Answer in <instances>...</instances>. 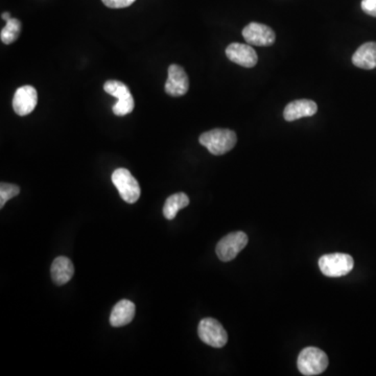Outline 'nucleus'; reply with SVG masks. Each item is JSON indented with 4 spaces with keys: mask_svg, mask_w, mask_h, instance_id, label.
I'll list each match as a JSON object with an SVG mask.
<instances>
[{
    "mask_svg": "<svg viewBox=\"0 0 376 376\" xmlns=\"http://www.w3.org/2000/svg\"><path fill=\"white\" fill-rule=\"evenodd\" d=\"M200 144L212 155L221 156L230 152L237 142L235 132L228 129H214L205 132L199 138Z\"/></svg>",
    "mask_w": 376,
    "mask_h": 376,
    "instance_id": "nucleus-1",
    "label": "nucleus"
},
{
    "mask_svg": "<svg viewBox=\"0 0 376 376\" xmlns=\"http://www.w3.org/2000/svg\"><path fill=\"white\" fill-rule=\"evenodd\" d=\"M297 366L303 375H319L327 368L328 357L321 349L307 347L299 354Z\"/></svg>",
    "mask_w": 376,
    "mask_h": 376,
    "instance_id": "nucleus-2",
    "label": "nucleus"
},
{
    "mask_svg": "<svg viewBox=\"0 0 376 376\" xmlns=\"http://www.w3.org/2000/svg\"><path fill=\"white\" fill-rule=\"evenodd\" d=\"M104 90L110 96L117 99L112 111L117 117H125L133 111L135 103L130 89L119 80H110L105 83Z\"/></svg>",
    "mask_w": 376,
    "mask_h": 376,
    "instance_id": "nucleus-3",
    "label": "nucleus"
},
{
    "mask_svg": "<svg viewBox=\"0 0 376 376\" xmlns=\"http://www.w3.org/2000/svg\"><path fill=\"white\" fill-rule=\"evenodd\" d=\"M113 184L123 201L134 204L139 200L140 186L137 180L126 169H117L112 173Z\"/></svg>",
    "mask_w": 376,
    "mask_h": 376,
    "instance_id": "nucleus-4",
    "label": "nucleus"
},
{
    "mask_svg": "<svg viewBox=\"0 0 376 376\" xmlns=\"http://www.w3.org/2000/svg\"><path fill=\"white\" fill-rule=\"evenodd\" d=\"M354 262L348 254H326L319 259V268L327 277H342L351 272Z\"/></svg>",
    "mask_w": 376,
    "mask_h": 376,
    "instance_id": "nucleus-5",
    "label": "nucleus"
},
{
    "mask_svg": "<svg viewBox=\"0 0 376 376\" xmlns=\"http://www.w3.org/2000/svg\"><path fill=\"white\" fill-rule=\"evenodd\" d=\"M198 334L202 342L214 348H222L228 342V334L218 320L205 318L200 322Z\"/></svg>",
    "mask_w": 376,
    "mask_h": 376,
    "instance_id": "nucleus-6",
    "label": "nucleus"
},
{
    "mask_svg": "<svg viewBox=\"0 0 376 376\" xmlns=\"http://www.w3.org/2000/svg\"><path fill=\"white\" fill-rule=\"evenodd\" d=\"M248 241L249 239L245 232L237 231V232L229 233L216 245V255L222 262H231L247 246Z\"/></svg>",
    "mask_w": 376,
    "mask_h": 376,
    "instance_id": "nucleus-7",
    "label": "nucleus"
},
{
    "mask_svg": "<svg viewBox=\"0 0 376 376\" xmlns=\"http://www.w3.org/2000/svg\"><path fill=\"white\" fill-rule=\"evenodd\" d=\"M246 42L254 46H270L275 42L274 31L266 24L251 22L243 30Z\"/></svg>",
    "mask_w": 376,
    "mask_h": 376,
    "instance_id": "nucleus-8",
    "label": "nucleus"
},
{
    "mask_svg": "<svg viewBox=\"0 0 376 376\" xmlns=\"http://www.w3.org/2000/svg\"><path fill=\"white\" fill-rule=\"evenodd\" d=\"M38 103V92L30 85L20 87L16 90L13 98V109L16 114L26 117L31 114Z\"/></svg>",
    "mask_w": 376,
    "mask_h": 376,
    "instance_id": "nucleus-9",
    "label": "nucleus"
},
{
    "mask_svg": "<svg viewBox=\"0 0 376 376\" xmlns=\"http://www.w3.org/2000/svg\"><path fill=\"white\" fill-rule=\"evenodd\" d=\"M165 92L171 96H183L189 89L187 74L181 66L173 65L169 67V78L165 83Z\"/></svg>",
    "mask_w": 376,
    "mask_h": 376,
    "instance_id": "nucleus-10",
    "label": "nucleus"
},
{
    "mask_svg": "<svg viewBox=\"0 0 376 376\" xmlns=\"http://www.w3.org/2000/svg\"><path fill=\"white\" fill-rule=\"evenodd\" d=\"M226 55L233 63L246 68H252L257 64L258 57L250 44L231 43L226 49Z\"/></svg>",
    "mask_w": 376,
    "mask_h": 376,
    "instance_id": "nucleus-11",
    "label": "nucleus"
},
{
    "mask_svg": "<svg viewBox=\"0 0 376 376\" xmlns=\"http://www.w3.org/2000/svg\"><path fill=\"white\" fill-rule=\"evenodd\" d=\"M318 111V106L311 100H298L290 103L284 111L287 121H294L302 117H311Z\"/></svg>",
    "mask_w": 376,
    "mask_h": 376,
    "instance_id": "nucleus-12",
    "label": "nucleus"
},
{
    "mask_svg": "<svg viewBox=\"0 0 376 376\" xmlns=\"http://www.w3.org/2000/svg\"><path fill=\"white\" fill-rule=\"evenodd\" d=\"M51 279L53 284L57 286H63L67 284L74 274V266L71 260L65 256H59L55 258L51 264Z\"/></svg>",
    "mask_w": 376,
    "mask_h": 376,
    "instance_id": "nucleus-13",
    "label": "nucleus"
},
{
    "mask_svg": "<svg viewBox=\"0 0 376 376\" xmlns=\"http://www.w3.org/2000/svg\"><path fill=\"white\" fill-rule=\"evenodd\" d=\"M134 317H135V305L132 301L123 299L113 307L110 324L113 327H121L131 323Z\"/></svg>",
    "mask_w": 376,
    "mask_h": 376,
    "instance_id": "nucleus-14",
    "label": "nucleus"
},
{
    "mask_svg": "<svg viewBox=\"0 0 376 376\" xmlns=\"http://www.w3.org/2000/svg\"><path fill=\"white\" fill-rule=\"evenodd\" d=\"M352 63L361 69L376 68V42H367L359 46L352 55Z\"/></svg>",
    "mask_w": 376,
    "mask_h": 376,
    "instance_id": "nucleus-15",
    "label": "nucleus"
},
{
    "mask_svg": "<svg viewBox=\"0 0 376 376\" xmlns=\"http://www.w3.org/2000/svg\"><path fill=\"white\" fill-rule=\"evenodd\" d=\"M189 205V198L186 194L178 193L167 198L163 206V216L167 220H173L177 216L178 212L182 208L187 207Z\"/></svg>",
    "mask_w": 376,
    "mask_h": 376,
    "instance_id": "nucleus-16",
    "label": "nucleus"
},
{
    "mask_svg": "<svg viewBox=\"0 0 376 376\" xmlns=\"http://www.w3.org/2000/svg\"><path fill=\"white\" fill-rule=\"evenodd\" d=\"M20 33H22V22L16 18H11L8 20L5 28L1 30L0 39L5 44H12L19 38Z\"/></svg>",
    "mask_w": 376,
    "mask_h": 376,
    "instance_id": "nucleus-17",
    "label": "nucleus"
},
{
    "mask_svg": "<svg viewBox=\"0 0 376 376\" xmlns=\"http://www.w3.org/2000/svg\"><path fill=\"white\" fill-rule=\"evenodd\" d=\"M19 186L16 184L5 183V182L0 184V208L5 207L6 203L19 195Z\"/></svg>",
    "mask_w": 376,
    "mask_h": 376,
    "instance_id": "nucleus-18",
    "label": "nucleus"
},
{
    "mask_svg": "<svg viewBox=\"0 0 376 376\" xmlns=\"http://www.w3.org/2000/svg\"><path fill=\"white\" fill-rule=\"evenodd\" d=\"M105 6L111 9H123L133 5L136 0H102Z\"/></svg>",
    "mask_w": 376,
    "mask_h": 376,
    "instance_id": "nucleus-19",
    "label": "nucleus"
},
{
    "mask_svg": "<svg viewBox=\"0 0 376 376\" xmlns=\"http://www.w3.org/2000/svg\"><path fill=\"white\" fill-rule=\"evenodd\" d=\"M361 10L368 15L376 17V0H363Z\"/></svg>",
    "mask_w": 376,
    "mask_h": 376,
    "instance_id": "nucleus-20",
    "label": "nucleus"
},
{
    "mask_svg": "<svg viewBox=\"0 0 376 376\" xmlns=\"http://www.w3.org/2000/svg\"><path fill=\"white\" fill-rule=\"evenodd\" d=\"M1 18H3V20H6V22H8V20L11 19V16H10V13H8V12H6V13H3V15H1Z\"/></svg>",
    "mask_w": 376,
    "mask_h": 376,
    "instance_id": "nucleus-21",
    "label": "nucleus"
}]
</instances>
